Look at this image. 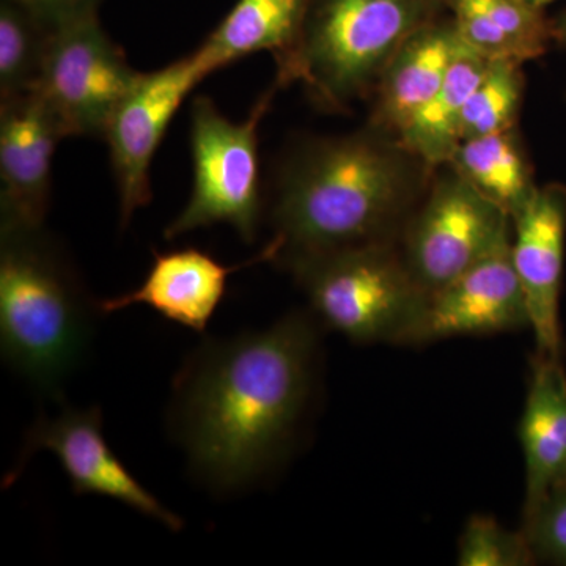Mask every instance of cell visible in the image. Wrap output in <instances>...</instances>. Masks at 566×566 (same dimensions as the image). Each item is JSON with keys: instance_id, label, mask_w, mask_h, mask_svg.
<instances>
[{"instance_id": "3957f363", "label": "cell", "mask_w": 566, "mask_h": 566, "mask_svg": "<svg viewBox=\"0 0 566 566\" xmlns=\"http://www.w3.org/2000/svg\"><path fill=\"white\" fill-rule=\"evenodd\" d=\"M95 312L44 227L0 230V348L13 370L57 395L87 349Z\"/></svg>"}, {"instance_id": "2e32d148", "label": "cell", "mask_w": 566, "mask_h": 566, "mask_svg": "<svg viewBox=\"0 0 566 566\" xmlns=\"http://www.w3.org/2000/svg\"><path fill=\"white\" fill-rule=\"evenodd\" d=\"M520 439L526 461V512L566 480V370L562 357H532Z\"/></svg>"}, {"instance_id": "ac0fdd59", "label": "cell", "mask_w": 566, "mask_h": 566, "mask_svg": "<svg viewBox=\"0 0 566 566\" xmlns=\"http://www.w3.org/2000/svg\"><path fill=\"white\" fill-rule=\"evenodd\" d=\"M458 35L486 61L524 65L546 54L553 20L527 0H447Z\"/></svg>"}, {"instance_id": "277c9868", "label": "cell", "mask_w": 566, "mask_h": 566, "mask_svg": "<svg viewBox=\"0 0 566 566\" xmlns=\"http://www.w3.org/2000/svg\"><path fill=\"white\" fill-rule=\"evenodd\" d=\"M444 11L447 0H312L275 82L281 88L301 82L319 109L346 112L370 98L395 52Z\"/></svg>"}, {"instance_id": "7c38bea8", "label": "cell", "mask_w": 566, "mask_h": 566, "mask_svg": "<svg viewBox=\"0 0 566 566\" xmlns=\"http://www.w3.org/2000/svg\"><path fill=\"white\" fill-rule=\"evenodd\" d=\"M512 260L526 297L535 354L562 357L560 294L564 283L566 188L542 186L512 218Z\"/></svg>"}, {"instance_id": "7402d4cb", "label": "cell", "mask_w": 566, "mask_h": 566, "mask_svg": "<svg viewBox=\"0 0 566 566\" xmlns=\"http://www.w3.org/2000/svg\"><path fill=\"white\" fill-rule=\"evenodd\" d=\"M523 66L509 61L488 63L465 103L461 142L516 128L526 92Z\"/></svg>"}, {"instance_id": "d4e9b609", "label": "cell", "mask_w": 566, "mask_h": 566, "mask_svg": "<svg viewBox=\"0 0 566 566\" xmlns=\"http://www.w3.org/2000/svg\"><path fill=\"white\" fill-rule=\"evenodd\" d=\"M39 14L41 20L50 22L52 28L84 20L98 14L104 0H17Z\"/></svg>"}, {"instance_id": "484cf974", "label": "cell", "mask_w": 566, "mask_h": 566, "mask_svg": "<svg viewBox=\"0 0 566 566\" xmlns=\"http://www.w3.org/2000/svg\"><path fill=\"white\" fill-rule=\"evenodd\" d=\"M554 41L566 50V9L553 20Z\"/></svg>"}, {"instance_id": "44dd1931", "label": "cell", "mask_w": 566, "mask_h": 566, "mask_svg": "<svg viewBox=\"0 0 566 566\" xmlns=\"http://www.w3.org/2000/svg\"><path fill=\"white\" fill-rule=\"evenodd\" d=\"M54 32L50 22L17 0H0V99L35 87Z\"/></svg>"}, {"instance_id": "ba28073f", "label": "cell", "mask_w": 566, "mask_h": 566, "mask_svg": "<svg viewBox=\"0 0 566 566\" xmlns=\"http://www.w3.org/2000/svg\"><path fill=\"white\" fill-rule=\"evenodd\" d=\"M140 73L104 31L98 14L55 29L35 87L65 137H99Z\"/></svg>"}, {"instance_id": "4fadbf2b", "label": "cell", "mask_w": 566, "mask_h": 566, "mask_svg": "<svg viewBox=\"0 0 566 566\" xmlns=\"http://www.w3.org/2000/svg\"><path fill=\"white\" fill-rule=\"evenodd\" d=\"M531 327L512 260V238L428 297L416 344Z\"/></svg>"}, {"instance_id": "ffe728a7", "label": "cell", "mask_w": 566, "mask_h": 566, "mask_svg": "<svg viewBox=\"0 0 566 566\" xmlns=\"http://www.w3.org/2000/svg\"><path fill=\"white\" fill-rule=\"evenodd\" d=\"M485 57L465 46L439 91L409 123L400 140L430 166H444L461 144V122L469 96L485 73Z\"/></svg>"}, {"instance_id": "4316f807", "label": "cell", "mask_w": 566, "mask_h": 566, "mask_svg": "<svg viewBox=\"0 0 566 566\" xmlns=\"http://www.w3.org/2000/svg\"><path fill=\"white\" fill-rule=\"evenodd\" d=\"M528 3L536 7V9L545 10L551 3L557 2V0H527Z\"/></svg>"}, {"instance_id": "52a82bcc", "label": "cell", "mask_w": 566, "mask_h": 566, "mask_svg": "<svg viewBox=\"0 0 566 566\" xmlns=\"http://www.w3.org/2000/svg\"><path fill=\"white\" fill-rule=\"evenodd\" d=\"M512 218L452 167H438L398 240L424 292L442 289L512 238Z\"/></svg>"}, {"instance_id": "30bf717a", "label": "cell", "mask_w": 566, "mask_h": 566, "mask_svg": "<svg viewBox=\"0 0 566 566\" xmlns=\"http://www.w3.org/2000/svg\"><path fill=\"white\" fill-rule=\"evenodd\" d=\"M39 450H50L61 461L74 494H98L132 506L144 516L180 532L185 523L164 506L112 452L103 434V416L98 408H65L57 416H44L25 436L13 471L3 488L13 485L29 458Z\"/></svg>"}, {"instance_id": "7a4b0ae2", "label": "cell", "mask_w": 566, "mask_h": 566, "mask_svg": "<svg viewBox=\"0 0 566 566\" xmlns=\"http://www.w3.org/2000/svg\"><path fill=\"white\" fill-rule=\"evenodd\" d=\"M436 167L365 122L344 136H312L283 156L275 177L268 262L289 270L322 253L398 243Z\"/></svg>"}, {"instance_id": "9c48e42d", "label": "cell", "mask_w": 566, "mask_h": 566, "mask_svg": "<svg viewBox=\"0 0 566 566\" xmlns=\"http://www.w3.org/2000/svg\"><path fill=\"white\" fill-rule=\"evenodd\" d=\"M210 76L193 51L139 80L112 112L103 139L109 148L123 229L151 200L153 158L189 93Z\"/></svg>"}, {"instance_id": "6da1fadb", "label": "cell", "mask_w": 566, "mask_h": 566, "mask_svg": "<svg viewBox=\"0 0 566 566\" xmlns=\"http://www.w3.org/2000/svg\"><path fill=\"white\" fill-rule=\"evenodd\" d=\"M312 316L207 338L174 381L169 423L191 471L218 493L255 485L292 449L315 385Z\"/></svg>"}, {"instance_id": "5b68a950", "label": "cell", "mask_w": 566, "mask_h": 566, "mask_svg": "<svg viewBox=\"0 0 566 566\" xmlns=\"http://www.w3.org/2000/svg\"><path fill=\"white\" fill-rule=\"evenodd\" d=\"M289 271L314 318L354 344L416 345L430 293L406 266L398 243L322 253Z\"/></svg>"}, {"instance_id": "5bb4252c", "label": "cell", "mask_w": 566, "mask_h": 566, "mask_svg": "<svg viewBox=\"0 0 566 566\" xmlns=\"http://www.w3.org/2000/svg\"><path fill=\"white\" fill-rule=\"evenodd\" d=\"M260 262H268L264 249L251 262L237 266H226L196 248L153 252V264L144 282L133 292L99 301V314L144 304L169 322L205 333L226 296L230 275Z\"/></svg>"}, {"instance_id": "cb8c5ba5", "label": "cell", "mask_w": 566, "mask_h": 566, "mask_svg": "<svg viewBox=\"0 0 566 566\" xmlns=\"http://www.w3.org/2000/svg\"><path fill=\"white\" fill-rule=\"evenodd\" d=\"M521 531L536 562L566 566V480L523 512Z\"/></svg>"}, {"instance_id": "9a60e30c", "label": "cell", "mask_w": 566, "mask_h": 566, "mask_svg": "<svg viewBox=\"0 0 566 566\" xmlns=\"http://www.w3.org/2000/svg\"><path fill=\"white\" fill-rule=\"evenodd\" d=\"M464 50L452 18L415 33L379 74L370 95L368 125L400 139L417 112L433 98Z\"/></svg>"}, {"instance_id": "8992f818", "label": "cell", "mask_w": 566, "mask_h": 566, "mask_svg": "<svg viewBox=\"0 0 566 566\" xmlns=\"http://www.w3.org/2000/svg\"><path fill=\"white\" fill-rule=\"evenodd\" d=\"M279 88L274 82L243 122L229 120L208 96L193 99L192 192L185 210L164 230L166 240H177L216 223H229L245 243L255 241L263 216L260 125Z\"/></svg>"}, {"instance_id": "603a6c76", "label": "cell", "mask_w": 566, "mask_h": 566, "mask_svg": "<svg viewBox=\"0 0 566 566\" xmlns=\"http://www.w3.org/2000/svg\"><path fill=\"white\" fill-rule=\"evenodd\" d=\"M460 566H528L536 564L523 531H510L493 516L474 515L458 539Z\"/></svg>"}, {"instance_id": "d6986e66", "label": "cell", "mask_w": 566, "mask_h": 566, "mask_svg": "<svg viewBox=\"0 0 566 566\" xmlns=\"http://www.w3.org/2000/svg\"><path fill=\"white\" fill-rule=\"evenodd\" d=\"M447 166L510 218L523 210L538 189L517 126L461 142Z\"/></svg>"}, {"instance_id": "8fae6325", "label": "cell", "mask_w": 566, "mask_h": 566, "mask_svg": "<svg viewBox=\"0 0 566 566\" xmlns=\"http://www.w3.org/2000/svg\"><path fill=\"white\" fill-rule=\"evenodd\" d=\"M63 139L35 92L0 99V230L44 227L52 159Z\"/></svg>"}, {"instance_id": "e0dca14e", "label": "cell", "mask_w": 566, "mask_h": 566, "mask_svg": "<svg viewBox=\"0 0 566 566\" xmlns=\"http://www.w3.org/2000/svg\"><path fill=\"white\" fill-rule=\"evenodd\" d=\"M312 0H238L218 28L197 48L208 73L270 52L281 65L296 50Z\"/></svg>"}]
</instances>
